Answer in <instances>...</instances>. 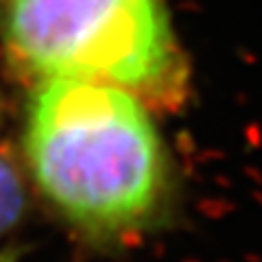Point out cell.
<instances>
[{
    "label": "cell",
    "mask_w": 262,
    "mask_h": 262,
    "mask_svg": "<svg viewBox=\"0 0 262 262\" xmlns=\"http://www.w3.org/2000/svg\"><path fill=\"white\" fill-rule=\"evenodd\" d=\"M22 153L42 199L92 243L138 238L158 227L170 206L173 166L151 110L120 88L35 83Z\"/></svg>",
    "instance_id": "1"
},
{
    "label": "cell",
    "mask_w": 262,
    "mask_h": 262,
    "mask_svg": "<svg viewBox=\"0 0 262 262\" xmlns=\"http://www.w3.org/2000/svg\"><path fill=\"white\" fill-rule=\"evenodd\" d=\"M5 59L31 85L92 81L149 110L188 96V63L164 0H0Z\"/></svg>",
    "instance_id": "2"
},
{
    "label": "cell",
    "mask_w": 262,
    "mask_h": 262,
    "mask_svg": "<svg viewBox=\"0 0 262 262\" xmlns=\"http://www.w3.org/2000/svg\"><path fill=\"white\" fill-rule=\"evenodd\" d=\"M27 184L15 164L0 155V238L7 236L27 214Z\"/></svg>",
    "instance_id": "3"
},
{
    "label": "cell",
    "mask_w": 262,
    "mask_h": 262,
    "mask_svg": "<svg viewBox=\"0 0 262 262\" xmlns=\"http://www.w3.org/2000/svg\"><path fill=\"white\" fill-rule=\"evenodd\" d=\"M0 262H18V258H15L13 251H3L0 253Z\"/></svg>",
    "instance_id": "4"
}]
</instances>
